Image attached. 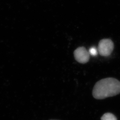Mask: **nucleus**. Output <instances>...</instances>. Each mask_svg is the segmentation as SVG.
Returning a JSON list of instances; mask_svg holds the SVG:
<instances>
[{"label": "nucleus", "instance_id": "nucleus-1", "mask_svg": "<svg viewBox=\"0 0 120 120\" xmlns=\"http://www.w3.org/2000/svg\"><path fill=\"white\" fill-rule=\"evenodd\" d=\"M120 94V82L114 78L109 77L97 82L92 94L94 98L101 100Z\"/></svg>", "mask_w": 120, "mask_h": 120}, {"label": "nucleus", "instance_id": "nucleus-2", "mask_svg": "<svg viewBox=\"0 0 120 120\" xmlns=\"http://www.w3.org/2000/svg\"><path fill=\"white\" fill-rule=\"evenodd\" d=\"M113 48V43L109 39H103L99 42L98 51L101 56H108L110 55Z\"/></svg>", "mask_w": 120, "mask_h": 120}, {"label": "nucleus", "instance_id": "nucleus-3", "mask_svg": "<svg viewBox=\"0 0 120 120\" xmlns=\"http://www.w3.org/2000/svg\"><path fill=\"white\" fill-rule=\"evenodd\" d=\"M75 59L78 62L85 64L88 62L90 58V54L89 52L84 47H80L77 49L74 52Z\"/></svg>", "mask_w": 120, "mask_h": 120}, {"label": "nucleus", "instance_id": "nucleus-4", "mask_svg": "<svg viewBox=\"0 0 120 120\" xmlns=\"http://www.w3.org/2000/svg\"><path fill=\"white\" fill-rule=\"evenodd\" d=\"M101 120H117L116 116L110 112L105 113L101 118Z\"/></svg>", "mask_w": 120, "mask_h": 120}, {"label": "nucleus", "instance_id": "nucleus-5", "mask_svg": "<svg viewBox=\"0 0 120 120\" xmlns=\"http://www.w3.org/2000/svg\"><path fill=\"white\" fill-rule=\"evenodd\" d=\"M89 52L90 55L93 56H97L98 54V50L94 47H92L90 48Z\"/></svg>", "mask_w": 120, "mask_h": 120}, {"label": "nucleus", "instance_id": "nucleus-6", "mask_svg": "<svg viewBox=\"0 0 120 120\" xmlns=\"http://www.w3.org/2000/svg\"></svg>", "mask_w": 120, "mask_h": 120}]
</instances>
